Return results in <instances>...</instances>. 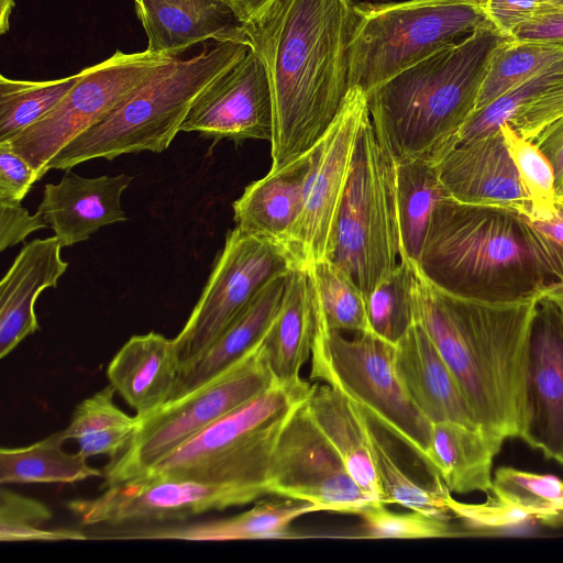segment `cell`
Instances as JSON below:
<instances>
[{
    "instance_id": "obj_1",
    "label": "cell",
    "mask_w": 563,
    "mask_h": 563,
    "mask_svg": "<svg viewBox=\"0 0 563 563\" xmlns=\"http://www.w3.org/2000/svg\"><path fill=\"white\" fill-rule=\"evenodd\" d=\"M354 7L352 0H274L246 23L273 96L271 169L314 147L340 112L350 90Z\"/></svg>"
},
{
    "instance_id": "obj_2",
    "label": "cell",
    "mask_w": 563,
    "mask_h": 563,
    "mask_svg": "<svg viewBox=\"0 0 563 563\" xmlns=\"http://www.w3.org/2000/svg\"><path fill=\"white\" fill-rule=\"evenodd\" d=\"M539 296L487 301L443 290L415 266L413 318L455 376L479 428L503 440L526 423L528 349Z\"/></svg>"
},
{
    "instance_id": "obj_3",
    "label": "cell",
    "mask_w": 563,
    "mask_h": 563,
    "mask_svg": "<svg viewBox=\"0 0 563 563\" xmlns=\"http://www.w3.org/2000/svg\"><path fill=\"white\" fill-rule=\"evenodd\" d=\"M487 21L366 91L377 139L396 163L437 161L475 111L497 47L505 41Z\"/></svg>"
},
{
    "instance_id": "obj_4",
    "label": "cell",
    "mask_w": 563,
    "mask_h": 563,
    "mask_svg": "<svg viewBox=\"0 0 563 563\" xmlns=\"http://www.w3.org/2000/svg\"><path fill=\"white\" fill-rule=\"evenodd\" d=\"M418 271L443 290L487 301L539 296L553 282L527 244L516 211L451 197L432 213Z\"/></svg>"
},
{
    "instance_id": "obj_5",
    "label": "cell",
    "mask_w": 563,
    "mask_h": 563,
    "mask_svg": "<svg viewBox=\"0 0 563 563\" xmlns=\"http://www.w3.org/2000/svg\"><path fill=\"white\" fill-rule=\"evenodd\" d=\"M250 46L239 42L205 44L197 55L159 65L117 107L63 147L47 170L93 158L112 161L122 154L166 150L196 97L240 60Z\"/></svg>"
},
{
    "instance_id": "obj_6",
    "label": "cell",
    "mask_w": 563,
    "mask_h": 563,
    "mask_svg": "<svg viewBox=\"0 0 563 563\" xmlns=\"http://www.w3.org/2000/svg\"><path fill=\"white\" fill-rule=\"evenodd\" d=\"M313 387L301 377L275 380L133 478L195 481L267 493L266 479L278 438Z\"/></svg>"
},
{
    "instance_id": "obj_7",
    "label": "cell",
    "mask_w": 563,
    "mask_h": 563,
    "mask_svg": "<svg viewBox=\"0 0 563 563\" xmlns=\"http://www.w3.org/2000/svg\"><path fill=\"white\" fill-rule=\"evenodd\" d=\"M396 202V163L377 139L371 117L356 143L330 253L367 298L400 258Z\"/></svg>"
},
{
    "instance_id": "obj_8",
    "label": "cell",
    "mask_w": 563,
    "mask_h": 563,
    "mask_svg": "<svg viewBox=\"0 0 563 563\" xmlns=\"http://www.w3.org/2000/svg\"><path fill=\"white\" fill-rule=\"evenodd\" d=\"M350 88L365 92L486 22L482 0L355 4Z\"/></svg>"
},
{
    "instance_id": "obj_9",
    "label": "cell",
    "mask_w": 563,
    "mask_h": 563,
    "mask_svg": "<svg viewBox=\"0 0 563 563\" xmlns=\"http://www.w3.org/2000/svg\"><path fill=\"white\" fill-rule=\"evenodd\" d=\"M394 354L395 344L372 332L349 339L330 329L316 307L309 378L341 391L371 422L396 437L427 465L431 422L405 390Z\"/></svg>"
},
{
    "instance_id": "obj_10",
    "label": "cell",
    "mask_w": 563,
    "mask_h": 563,
    "mask_svg": "<svg viewBox=\"0 0 563 563\" xmlns=\"http://www.w3.org/2000/svg\"><path fill=\"white\" fill-rule=\"evenodd\" d=\"M265 338L232 366L190 393L136 415L129 446L103 468V487L139 476L195 434L240 407L275 380Z\"/></svg>"
},
{
    "instance_id": "obj_11",
    "label": "cell",
    "mask_w": 563,
    "mask_h": 563,
    "mask_svg": "<svg viewBox=\"0 0 563 563\" xmlns=\"http://www.w3.org/2000/svg\"><path fill=\"white\" fill-rule=\"evenodd\" d=\"M175 56L117 51L106 60L82 69L79 80L44 117L9 143L36 172H48L53 157L80 133L117 107L140 82Z\"/></svg>"
},
{
    "instance_id": "obj_12",
    "label": "cell",
    "mask_w": 563,
    "mask_h": 563,
    "mask_svg": "<svg viewBox=\"0 0 563 563\" xmlns=\"http://www.w3.org/2000/svg\"><path fill=\"white\" fill-rule=\"evenodd\" d=\"M291 268L280 244L236 227L229 231L197 305L173 339L180 371L212 345L271 279Z\"/></svg>"
},
{
    "instance_id": "obj_13",
    "label": "cell",
    "mask_w": 563,
    "mask_h": 563,
    "mask_svg": "<svg viewBox=\"0 0 563 563\" xmlns=\"http://www.w3.org/2000/svg\"><path fill=\"white\" fill-rule=\"evenodd\" d=\"M371 117L366 92L350 88L343 106L319 143L302 210L280 243L292 268L308 271L330 253L357 139Z\"/></svg>"
},
{
    "instance_id": "obj_14",
    "label": "cell",
    "mask_w": 563,
    "mask_h": 563,
    "mask_svg": "<svg viewBox=\"0 0 563 563\" xmlns=\"http://www.w3.org/2000/svg\"><path fill=\"white\" fill-rule=\"evenodd\" d=\"M307 400L294 410L278 438L266 479L267 494L308 501L321 511L357 515L374 500L353 481L314 422Z\"/></svg>"
},
{
    "instance_id": "obj_15",
    "label": "cell",
    "mask_w": 563,
    "mask_h": 563,
    "mask_svg": "<svg viewBox=\"0 0 563 563\" xmlns=\"http://www.w3.org/2000/svg\"><path fill=\"white\" fill-rule=\"evenodd\" d=\"M261 488L213 485L195 481L131 478L104 487L95 498L66 503L81 525L151 523L186 520L208 511L261 499Z\"/></svg>"
},
{
    "instance_id": "obj_16",
    "label": "cell",
    "mask_w": 563,
    "mask_h": 563,
    "mask_svg": "<svg viewBox=\"0 0 563 563\" xmlns=\"http://www.w3.org/2000/svg\"><path fill=\"white\" fill-rule=\"evenodd\" d=\"M180 131L199 132L213 141H272L271 84L264 63L251 47L196 97Z\"/></svg>"
},
{
    "instance_id": "obj_17",
    "label": "cell",
    "mask_w": 563,
    "mask_h": 563,
    "mask_svg": "<svg viewBox=\"0 0 563 563\" xmlns=\"http://www.w3.org/2000/svg\"><path fill=\"white\" fill-rule=\"evenodd\" d=\"M520 439L563 465V309L545 298L530 333Z\"/></svg>"
},
{
    "instance_id": "obj_18",
    "label": "cell",
    "mask_w": 563,
    "mask_h": 563,
    "mask_svg": "<svg viewBox=\"0 0 563 563\" xmlns=\"http://www.w3.org/2000/svg\"><path fill=\"white\" fill-rule=\"evenodd\" d=\"M435 164L449 197L531 213V200L499 130L451 147Z\"/></svg>"
},
{
    "instance_id": "obj_19",
    "label": "cell",
    "mask_w": 563,
    "mask_h": 563,
    "mask_svg": "<svg viewBox=\"0 0 563 563\" xmlns=\"http://www.w3.org/2000/svg\"><path fill=\"white\" fill-rule=\"evenodd\" d=\"M147 49L178 57L190 46L213 40L249 45L246 23L230 0H133Z\"/></svg>"
},
{
    "instance_id": "obj_20",
    "label": "cell",
    "mask_w": 563,
    "mask_h": 563,
    "mask_svg": "<svg viewBox=\"0 0 563 563\" xmlns=\"http://www.w3.org/2000/svg\"><path fill=\"white\" fill-rule=\"evenodd\" d=\"M131 181L125 174L85 178L67 169L58 184H46L37 211L60 245L70 246L101 227L126 220L121 196Z\"/></svg>"
},
{
    "instance_id": "obj_21",
    "label": "cell",
    "mask_w": 563,
    "mask_h": 563,
    "mask_svg": "<svg viewBox=\"0 0 563 563\" xmlns=\"http://www.w3.org/2000/svg\"><path fill=\"white\" fill-rule=\"evenodd\" d=\"M394 363L405 390L431 423L481 429L455 376L416 321L395 345Z\"/></svg>"
},
{
    "instance_id": "obj_22",
    "label": "cell",
    "mask_w": 563,
    "mask_h": 563,
    "mask_svg": "<svg viewBox=\"0 0 563 563\" xmlns=\"http://www.w3.org/2000/svg\"><path fill=\"white\" fill-rule=\"evenodd\" d=\"M56 236L36 239L18 254L0 283V357L9 355L38 322L35 302L46 288H55L68 263L60 257Z\"/></svg>"
},
{
    "instance_id": "obj_23",
    "label": "cell",
    "mask_w": 563,
    "mask_h": 563,
    "mask_svg": "<svg viewBox=\"0 0 563 563\" xmlns=\"http://www.w3.org/2000/svg\"><path fill=\"white\" fill-rule=\"evenodd\" d=\"M319 143L284 167L271 169L263 178L245 187L242 196L232 205L239 230L278 244L283 242L302 210Z\"/></svg>"
},
{
    "instance_id": "obj_24",
    "label": "cell",
    "mask_w": 563,
    "mask_h": 563,
    "mask_svg": "<svg viewBox=\"0 0 563 563\" xmlns=\"http://www.w3.org/2000/svg\"><path fill=\"white\" fill-rule=\"evenodd\" d=\"M321 509L311 503L283 498L260 500L239 515L207 521L119 529L102 539L235 541L287 538L292 521Z\"/></svg>"
},
{
    "instance_id": "obj_25",
    "label": "cell",
    "mask_w": 563,
    "mask_h": 563,
    "mask_svg": "<svg viewBox=\"0 0 563 563\" xmlns=\"http://www.w3.org/2000/svg\"><path fill=\"white\" fill-rule=\"evenodd\" d=\"M179 371L174 340L150 332L124 343L107 376L136 415H143L172 399Z\"/></svg>"
},
{
    "instance_id": "obj_26",
    "label": "cell",
    "mask_w": 563,
    "mask_h": 563,
    "mask_svg": "<svg viewBox=\"0 0 563 563\" xmlns=\"http://www.w3.org/2000/svg\"><path fill=\"white\" fill-rule=\"evenodd\" d=\"M307 405L353 481L372 500L383 503L369 419L345 395L328 384H314Z\"/></svg>"
},
{
    "instance_id": "obj_27",
    "label": "cell",
    "mask_w": 563,
    "mask_h": 563,
    "mask_svg": "<svg viewBox=\"0 0 563 563\" xmlns=\"http://www.w3.org/2000/svg\"><path fill=\"white\" fill-rule=\"evenodd\" d=\"M289 272L271 279L212 345L179 372L172 399L190 393L221 374L266 336L278 313Z\"/></svg>"
},
{
    "instance_id": "obj_28",
    "label": "cell",
    "mask_w": 563,
    "mask_h": 563,
    "mask_svg": "<svg viewBox=\"0 0 563 563\" xmlns=\"http://www.w3.org/2000/svg\"><path fill=\"white\" fill-rule=\"evenodd\" d=\"M505 440L456 422L431 423L427 467L456 494L489 493L493 462Z\"/></svg>"
},
{
    "instance_id": "obj_29",
    "label": "cell",
    "mask_w": 563,
    "mask_h": 563,
    "mask_svg": "<svg viewBox=\"0 0 563 563\" xmlns=\"http://www.w3.org/2000/svg\"><path fill=\"white\" fill-rule=\"evenodd\" d=\"M314 333L316 306L309 273L291 268L278 313L264 340L276 380L300 378V369L311 356Z\"/></svg>"
},
{
    "instance_id": "obj_30",
    "label": "cell",
    "mask_w": 563,
    "mask_h": 563,
    "mask_svg": "<svg viewBox=\"0 0 563 563\" xmlns=\"http://www.w3.org/2000/svg\"><path fill=\"white\" fill-rule=\"evenodd\" d=\"M446 197L434 161L410 158L396 163L400 260L419 267L432 213Z\"/></svg>"
},
{
    "instance_id": "obj_31",
    "label": "cell",
    "mask_w": 563,
    "mask_h": 563,
    "mask_svg": "<svg viewBox=\"0 0 563 563\" xmlns=\"http://www.w3.org/2000/svg\"><path fill=\"white\" fill-rule=\"evenodd\" d=\"M62 431L23 448L0 450V484L59 483L71 484L103 472L87 464L80 453H67Z\"/></svg>"
},
{
    "instance_id": "obj_32",
    "label": "cell",
    "mask_w": 563,
    "mask_h": 563,
    "mask_svg": "<svg viewBox=\"0 0 563 563\" xmlns=\"http://www.w3.org/2000/svg\"><path fill=\"white\" fill-rule=\"evenodd\" d=\"M115 388L110 384L75 408L69 424L62 430L64 440L78 444L85 457H118L130 444L137 427V417L123 412L113 401Z\"/></svg>"
},
{
    "instance_id": "obj_33",
    "label": "cell",
    "mask_w": 563,
    "mask_h": 563,
    "mask_svg": "<svg viewBox=\"0 0 563 563\" xmlns=\"http://www.w3.org/2000/svg\"><path fill=\"white\" fill-rule=\"evenodd\" d=\"M80 74L44 80L0 76V143H5L48 113L76 85Z\"/></svg>"
},
{
    "instance_id": "obj_34",
    "label": "cell",
    "mask_w": 563,
    "mask_h": 563,
    "mask_svg": "<svg viewBox=\"0 0 563 563\" xmlns=\"http://www.w3.org/2000/svg\"><path fill=\"white\" fill-rule=\"evenodd\" d=\"M563 59V51L506 38L495 51L481 86L475 111Z\"/></svg>"
},
{
    "instance_id": "obj_35",
    "label": "cell",
    "mask_w": 563,
    "mask_h": 563,
    "mask_svg": "<svg viewBox=\"0 0 563 563\" xmlns=\"http://www.w3.org/2000/svg\"><path fill=\"white\" fill-rule=\"evenodd\" d=\"M316 307L325 324L338 331L371 332L366 298L332 262L322 260L308 269Z\"/></svg>"
},
{
    "instance_id": "obj_36",
    "label": "cell",
    "mask_w": 563,
    "mask_h": 563,
    "mask_svg": "<svg viewBox=\"0 0 563 563\" xmlns=\"http://www.w3.org/2000/svg\"><path fill=\"white\" fill-rule=\"evenodd\" d=\"M490 492L501 501L526 510L534 520L551 525L563 520V481L553 475L499 467Z\"/></svg>"
},
{
    "instance_id": "obj_37",
    "label": "cell",
    "mask_w": 563,
    "mask_h": 563,
    "mask_svg": "<svg viewBox=\"0 0 563 563\" xmlns=\"http://www.w3.org/2000/svg\"><path fill=\"white\" fill-rule=\"evenodd\" d=\"M415 266L400 260L390 276L366 298L369 331L397 344L415 322L412 287Z\"/></svg>"
},
{
    "instance_id": "obj_38",
    "label": "cell",
    "mask_w": 563,
    "mask_h": 563,
    "mask_svg": "<svg viewBox=\"0 0 563 563\" xmlns=\"http://www.w3.org/2000/svg\"><path fill=\"white\" fill-rule=\"evenodd\" d=\"M372 440L385 505H399L445 520L453 517L445 503L450 489L440 477L434 476L433 487H423L412 481L391 456L373 422Z\"/></svg>"
},
{
    "instance_id": "obj_39",
    "label": "cell",
    "mask_w": 563,
    "mask_h": 563,
    "mask_svg": "<svg viewBox=\"0 0 563 563\" xmlns=\"http://www.w3.org/2000/svg\"><path fill=\"white\" fill-rule=\"evenodd\" d=\"M499 131L531 200V213L528 217L550 219L558 194L554 172L549 159L533 141L518 134L508 123H504Z\"/></svg>"
},
{
    "instance_id": "obj_40",
    "label": "cell",
    "mask_w": 563,
    "mask_h": 563,
    "mask_svg": "<svg viewBox=\"0 0 563 563\" xmlns=\"http://www.w3.org/2000/svg\"><path fill=\"white\" fill-rule=\"evenodd\" d=\"M52 517L51 509L43 503L10 489H1L0 540L2 542H56L88 539V536L79 530L46 529L44 525Z\"/></svg>"
},
{
    "instance_id": "obj_41",
    "label": "cell",
    "mask_w": 563,
    "mask_h": 563,
    "mask_svg": "<svg viewBox=\"0 0 563 563\" xmlns=\"http://www.w3.org/2000/svg\"><path fill=\"white\" fill-rule=\"evenodd\" d=\"M561 77H563V59L509 90L484 108L474 111L454 135L451 147L498 131L504 123L510 122L526 102Z\"/></svg>"
},
{
    "instance_id": "obj_42",
    "label": "cell",
    "mask_w": 563,
    "mask_h": 563,
    "mask_svg": "<svg viewBox=\"0 0 563 563\" xmlns=\"http://www.w3.org/2000/svg\"><path fill=\"white\" fill-rule=\"evenodd\" d=\"M357 516L366 538L373 539H429L459 536L450 520L419 511L395 512L386 505L374 501L361 509Z\"/></svg>"
},
{
    "instance_id": "obj_43",
    "label": "cell",
    "mask_w": 563,
    "mask_h": 563,
    "mask_svg": "<svg viewBox=\"0 0 563 563\" xmlns=\"http://www.w3.org/2000/svg\"><path fill=\"white\" fill-rule=\"evenodd\" d=\"M533 256L547 274L563 282V195H558L550 219H534L517 213Z\"/></svg>"
},
{
    "instance_id": "obj_44",
    "label": "cell",
    "mask_w": 563,
    "mask_h": 563,
    "mask_svg": "<svg viewBox=\"0 0 563 563\" xmlns=\"http://www.w3.org/2000/svg\"><path fill=\"white\" fill-rule=\"evenodd\" d=\"M445 503L453 517L473 530H503L534 520L526 510L508 505L494 495L483 504H464L454 499L449 490Z\"/></svg>"
},
{
    "instance_id": "obj_45",
    "label": "cell",
    "mask_w": 563,
    "mask_h": 563,
    "mask_svg": "<svg viewBox=\"0 0 563 563\" xmlns=\"http://www.w3.org/2000/svg\"><path fill=\"white\" fill-rule=\"evenodd\" d=\"M486 21L505 38L527 24L543 16L563 11L551 0H482Z\"/></svg>"
},
{
    "instance_id": "obj_46",
    "label": "cell",
    "mask_w": 563,
    "mask_h": 563,
    "mask_svg": "<svg viewBox=\"0 0 563 563\" xmlns=\"http://www.w3.org/2000/svg\"><path fill=\"white\" fill-rule=\"evenodd\" d=\"M563 115V77L526 102L508 123L518 134L532 141L538 133Z\"/></svg>"
},
{
    "instance_id": "obj_47",
    "label": "cell",
    "mask_w": 563,
    "mask_h": 563,
    "mask_svg": "<svg viewBox=\"0 0 563 563\" xmlns=\"http://www.w3.org/2000/svg\"><path fill=\"white\" fill-rule=\"evenodd\" d=\"M37 180L33 167L9 143H0V202H21Z\"/></svg>"
},
{
    "instance_id": "obj_48",
    "label": "cell",
    "mask_w": 563,
    "mask_h": 563,
    "mask_svg": "<svg viewBox=\"0 0 563 563\" xmlns=\"http://www.w3.org/2000/svg\"><path fill=\"white\" fill-rule=\"evenodd\" d=\"M47 227L38 211L30 214L21 202H0V251L23 242L32 232Z\"/></svg>"
},
{
    "instance_id": "obj_49",
    "label": "cell",
    "mask_w": 563,
    "mask_h": 563,
    "mask_svg": "<svg viewBox=\"0 0 563 563\" xmlns=\"http://www.w3.org/2000/svg\"><path fill=\"white\" fill-rule=\"evenodd\" d=\"M549 159L558 195H563V115L544 126L532 140Z\"/></svg>"
},
{
    "instance_id": "obj_50",
    "label": "cell",
    "mask_w": 563,
    "mask_h": 563,
    "mask_svg": "<svg viewBox=\"0 0 563 563\" xmlns=\"http://www.w3.org/2000/svg\"><path fill=\"white\" fill-rule=\"evenodd\" d=\"M512 40L538 43L563 51V11L527 24L514 35Z\"/></svg>"
},
{
    "instance_id": "obj_51",
    "label": "cell",
    "mask_w": 563,
    "mask_h": 563,
    "mask_svg": "<svg viewBox=\"0 0 563 563\" xmlns=\"http://www.w3.org/2000/svg\"><path fill=\"white\" fill-rule=\"evenodd\" d=\"M274 0H231L241 19L249 23L258 18Z\"/></svg>"
},
{
    "instance_id": "obj_52",
    "label": "cell",
    "mask_w": 563,
    "mask_h": 563,
    "mask_svg": "<svg viewBox=\"0 0 563 563\" xmlns=\"http://www.w3.org/2000/svg\"><path fill=\"white\" fill-rule=\"evenodd\" d=\"M539 298L551 300L563 309V282L549 283L539 294Z\"/></svg>"
},
{
    "instance_id": "obj_53",
    "label": "cell",
    "mask_w": 563,
    "mask_h": 563,
    "mask_svg": "<svg viewBox=\"0 0 563 563\" xmlns=\"http://www.w3.org/2000/svg\"><path fill=\"white\" fill-rule=\"evenodd\" d=\"M14 7V0H0V32L4 34L9 30V18Z\"/></svg>"
},
{
    "instance_id": "obj_54",
    "label": "cell",
    "mask_w": 563,
    "mask_h": 563,
    "mask_svg": "<svg viewBox=\"0 0 563 563\" xmlns=\"http://www.w3.org/2000/svg\"><path fill=\"white\" fill-rule=\"evenodd\" d=\"M563 8V0H551Z\"/></svg>"
},
{
    "instance_id": "obj_55",
    "label": "cell",
    "mask_w": 563,
    "mask_h": 563,
    "mask_svg": "<svg viewBox=\"0 0 563 563\" xmlns=\"http://www.w3.org/2000/svg\"><path fill=\"white\" fill-rule=\"evenodd\" d=\"M231 1V0H230Z\"/></svg>"
}]
</instances>
